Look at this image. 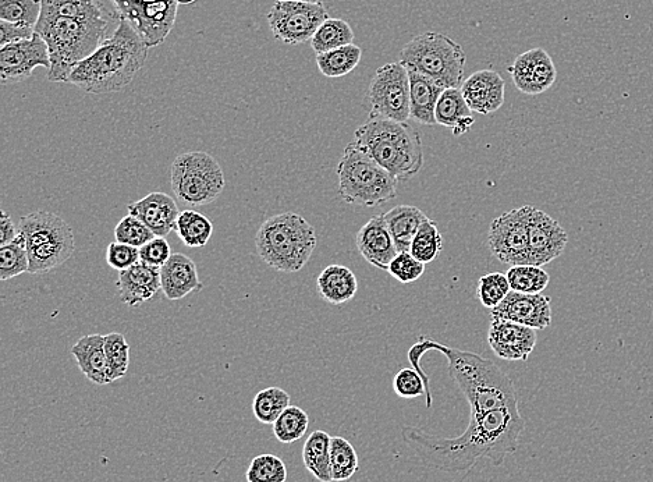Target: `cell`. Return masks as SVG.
Wrapping results in <instances>:
<instances>
[{
  "mask_svg": "<svg viewBox=\"0 0 653 482\" xmlns=\"http://www.w3.org/2000/svg\"><path fill=\"white\" fill-rule=\"evenodd\" d=\"M491 318L544 331L552 324V299L542 293L524 294L511 290L509 296L491 310Z\"/></svg>",
  "mask_w": 653,
  "mask_h": 482,
  "instance_id": "cell-16",
  "label": "cell"
},
{
  "mask_svg": "<svg viewBox=\"0 0 653 482\" xmlns=\"http://www.w3.org/2000/svg\"><path fill=\"white\" fill-rule=\"evenodd\" d=\"M339 196L346 204L374 208L397 196V180L367 152L351 143L336 169Z\"/></svg>",
  "mask_w": 653,
  "mask_h": 482,
  "instance_id": "cell-7",
  "label": "cell"
},
{
  "mask_svg": "<svg viewBox=\"0 0 653 482\" xmlns=\"http://www.w3.org/2000/svg\"><path fill=\"white\" fill-rule=\"evenodd\" d=\"M120 300L130 308L143 306L154 299L161 286V268L140 261L119 274L116 282Z\"/></svg>",
  "mask_w": 653,
  "mask_h": 482,
  "instance_id": "cell-21",
  "label": "cell"
},
{
  "mask_svg": "<svg viewBox=\"0 0 653 482\" xmlns=\"http://www.w3.org/2000/svg\"><path fill=\"white\" fill-rule=\"evenodd\" d=\"M400 62L407 70L424 74L445 88H460L467 56L463 46L452 38L431 31L408 42L401 49Z\"/></svg>",
  "mask_w": 653,
  "mask_h": 482,
  "instance_id": "cell-9",
  "label": "cell"
},
{
  "mask_svg": "<svg viewBox=\"0 0 653 482\" xmlns=\"http://www.w3.org/2000/svg\"><path fill=\"white\" fill-rule=\"evenodd\" d=\"M170 184L177 200L187 207H202L218 200L226 182L219 162L212 155L191 151L173 161Z\"/></svg>",
  "mask_w": 653,
  "mask_h": 482,
  "instance_id": "cell-10",
  "label": "cell"
},
{
  "mask_svg": "<svg viewBox=\"0 0 653 482\" xmlns=\"http://www.w3.org/2000/svg\"><path fill=\"white\" fill-rule=\"evenodd\" d=\"M19 235V226L14 225L12 218L2 211V215H0V246L12 243Z\"/></svg>",
  "mask_w": 653,
  "mask_h": 482,
  "instance_id": "cell-51",
  "label": "cell"
},
{
  "mask_svg": "<svg viewBox=\"0 0 653 482\" xmlns=\"http://www.w3.org/2000/svg\"><path fill=\"white\" fill-rule=\"evenodd\" d=\"M393 391L397 396L403 399H415L420 396H427V407H432V393L428 388L427 382L424 377L417 370L411 368H404L397 372L395 379H393Z\"/></svg>",
  "mask_w": 653,
  "mask_h": 482,
  "instance_id": "cell-45",
  "label": "cell"
},
{
  "mask_svg": "<svg viewBox=\"0 0 653 482\" xmlns=\"http://www.w3.org/2000/svg\"><path fill=\"white\" fill-rule=\"evenodd\" d=\"M294 2L312 3V5H324L325 0H294Z\"/></svg>",
  "mask_w": 653,
  "mask_h": 482,
  "instance_id": "cell-53",
  "label": "cell"
},
{
  "mask_svg": "<svg viewBox=\"0 0 653 482\" xmlns=\"http://www.w3.org/2000/svg\"><path fill=\"white\" fill-rule=\"evenodd\" d=\"M507 70L517 90L530 97L544 94L557 79L555 63L542 48L521 53Z\"/></svg>",
  "mask_w": 653,
  "mask_h": 482,
  "instance_id": "cell-15",
  "label": "cell"
},
{
  "mask_svg": "<svg viewBox=\"0 0 653 482\" xmlns=\"http://www.w3.org/2000/svg\"><path fill=\"white\" fill-rule=\"evenodd\" d=\"M408 74H410V118L425 126H434L436 105L446 88L424 74L411 70H408Z\"/></svg>",
  "mask_w": 653,
  "mask_h": 482,
  "instance_id": "cell-27",
  "label": "cell"
},
{
  "mask_svg": "<svg viewBox=\"0 0 653 482\" xmlns=\"http://www.w3.org/2000/svg\"><path fill=\"white\" fill-rule=\"evenodd\" d=\"M537 331L528 326L505 320H492L488 343L499 359L528 361L537 346Z\"/></svg>",
  "mask_w": 653,
  "mask_h": 482,
  "instance_id": "cell-18",
  "label": "cell"
},
{
  "mask_svg": "<svg viewBox=\"0 0 653 482\" xmlns=\"http://www.w3.org/2000/svg\"><path fill=\"white\" fill-rule=\"evenodd\" d=\"M569 235L556 219L532 208L530 218V265L545 267L563 255Z\"/></svg>",
  "mask_w": 653,
  "mask_h": 482,
  "instance_id": "cell-17",
  "label": "cell"
},
{
  "mask_svg": "<svg viewBox=\"0 0 653 482\" xmlns=\"http://www.w3.org/2000/svg\"><path fill=\"white\" fill-rule=\"evenodd\" d=\"M443 250V239L438 225L432 219L422 223L420 230L411 243L410 253L425 265L435 261Z\"/></svg>",
  "mask_w": 653,
  "mask_h": 482,
  "instance_id": "cell-40",
  "label": "cell"
},
{
  "mask_svg": "<svg viewBox=\"0 0 653 482\" xmlns=\"http://www.w3.org/2000/svg\"><path fill=\"white\" fill-rule=\"evenodd\" d=\"M290 406V395L278 386H271L255 395L254 417L262 424H275L280 414Z\"/></svg>",
  "mask_w": 653,
  "mask_h": 482,
  "instance_id": "cell-36",
  "label": "cell"
},
{
  "mask_svg": "<svg viewBox=\"0 0 653 482\" xmlns=\"http://www.w3.org/2000/svg\"><path fill=\"white\" fill-rule=\"evenodd\" d=\"M436 124L452 130L454 137L467 134L475 119L460 88H446L440 95L435 109Z\"/></svg>",
  "mask_w": 653,
  "mask_h": 482,
  "instance_id": "cell-28",
  "label": "cell"
},
{
  "mask_svg": "<svg viewBox=\"0 0 653 482\" xmlns=\"http://www.w3.org/2000/svg\"><path fill=\"white\" fill-rule=\"evenodd\" d=\"M361 51L360 46L350 44L342 48L333 49V51L319 53L317 55V65L319 72L329 79H339L347 76L360 65Z\"/></svg>",
  "mask_w": 653,
  "mask_h": 482,
  "instance_id": "cell-33",
  "label": "cell"
},
{
  "mask_svg": "<svg viewBox=\"0 0 653 482\" xmlns=\"http://www.w3.org/2000/svg\"><path fill=\"white\" fill-rule=\"evenodd\" d=\"M388 272L397 281L408 285L418 281L425 272L424 262L418 261L411 253H399L390 262Z\"/></svg>",
  "mask_w": 653,
  "mask_h": 482,
  "instance_id": "cell-47",
  "label": "cell"
},
{
  "mask_svg": "<svg viewBox=\"0 0 653 482\" xmlns=\"http://www.w3.org/2000/svg\"><path fill=\"white\" fill-rule=\"evenodd\" d=\"M429 350H436L447 359L449 374L459 386L460 392L470 406L471 413H488L498 409H518V395L514 382L493 361L471 352L447 347L435 340L421 338L408 352V360L414 370L420 372L427 382L420 365L421 357ZM431 389V388H429Z\"/></svg>",
  "mask_w": 653,
  "mask_h": 482,
  "instance_id": "cell-2",
  "label": "cell"
},
{
  "mask_svg": "<svg viewBox=\"0 0 653 482\" xmlns=\"http://www.w3.org/2000/svg\"><path fill=\"white\" fill-rule=\"evenodd\" d=\"M151 2H156V0H115L120 13H122L123 19L129 21L133 19V17L136 16L143 7Z\"/></svg>",
  "mask_w": 653,
  "mask_h": 482,
  "instance_id": "cell-52",
  "label": "cell"
},
{
  "mask_svg": "<svg viewBox=\"0 0 653 482\" xmlns=\"http://www.w3.org/2000/svg\"><path fill=\"white\" fill-rule=\"evenodd\" d=\"M28 272H30V258H28L26 239L20 233L12 243L0 246V279L9 281Z\"/></svg>",
  "mask_w": 653,
  "mask_h": 482,
  "instance_id": "cell-37",
  "label": "cell"
},
{
  "mask_svg": "<svg viewBox=\"0 0 653 482\" xmlns=\"http://www.w3.org/2000/svg\"><path fill=\"white\" fill-rule=\"evenodd\" d=\"M140 261V248L129 246V244L113 241L106 250V262L110 268L119 272L134 267Z\"/></svg>",
  "mask_w": 653,
  "mask_h": 482,
  "instance_id": "cell-48",
  "label": "cell"
},
{
  "mask_svg": "<svg viewBox=\"0 0 653 482\" xmlns=\"http://www.w3.org/2000/svg\"><path fill=\"white\" fill-rule=\"evenodd\" d=\"M37 67L51 69L48 44L38 34H35L33 40L0 48V76L5 83L27 80Z\"/></svg>",
  "mask_w": 653,
  "mask_h": 482,
  "instance_id": "cell-14",
  "label": "cell"
},
{
  "mask_svg": "<svg viewBox=\"0 0 653 482\" xmlns=\"http://www.w3.org/2000/svg\"><path fill=\"white\" fill-rule=\"evenodd\" d=\"M35 28L24 24L0 21V46L16 44V42L33 40Z\"/></svg>",
  "mask_w": 653,
  "mask_h": 482,
  "instance_id": "cell-50",
  "label": "cell"
},
{
  "mask_svg": "<svg viewBox=\"0 0 653 482\" xmlns=\"http://www.w3.org/2000/svg\"><path fill=\"white\" fill-rule=\"evenodd\" d=\"M353 41V28L346 20L328 19L321 24L310 42L311 48L319 55V53L333 51V49L353 44Z\"/></svg>",
  "mask_w": 653,
  "mask_h": 482,
  "instance_id": "cell-34",
  "label": "cell"
},
{
  "mask_svg": "<svg viewBox=\"0 0 653 482\" xmlns=\"http://www.w3.org/2000/svg\"><path fill=\"white\" fill-rule=\"evenodd\" d=\"M524 430L520 409H498L471 413L459 437L440 438L410 425L403 427L401 437L425 466L453 474L471 470L481 459L502 466L507 456L516 453Z\"/></svg>",
  "mask_w": 653,
  "mask_h": 482,
  "instance_id": "cell-1",
  "label": "cell"
},
{
  "mask_svg": "<svg viewBox=\"0 0 653 482\" xmlns=\"http://www.w3.org/2000/svg\"><path fill=\"white\" fill-rule=\"evenodd\" d=\"M511 287L506 274L492 272L479 278L477 286V297L479 303L486 308H496L509 296Z\"/></svg>",
  "mask_w": 653,
  "mask_h": 482,
  "instance_id": "cell-44",
  "label": "cell"
},
{
  "mask_svg": "<svg viewBox=\"0 0 653 482\" xmlns=\"http://www.w3.org/2000/svg\"><path fill=\"white\" fill-rule=\"evenodd\" d=\"M154 237H156L154 232L144 222H141L140 219L133 215L124 216L122 221L117 223L115 229L116 241L137 248L145 246Z\"/></svg>",
  "mask_w": 653,
  "mask_h": 482,
  "instance_id": "cell-46",
  "label": "cell"
},
{
  "mask_svg": "<svg viewBox=\"0 0 653 482\" xmlns=\"http://www.w3.org/2000/svg\"><path fill=\"white\" fill-rule=\"evenodd\" d=\"M330 443L332 437L325 431H314L307 438L303 448V462L305 469L319 482H332L330 473Z\"/></svg>",
  "mask_w": 653,
  "mask_h": 482,
  "instance_id": "cell-31",
  "label": "cell"
},
{
  "mask_svg": "<svg viewBox=\"0 0 653 482\" xmlns=\"http://www.w3.org/2000/svg\"><path fill=\"white\" fill-rule=\"evenodd\" d=\"M72 354L88 381L98 386L112 384L105 353V336L99 333L83 336L72 347Z\"/></svg>",
  "mask_w": 653,
  "mask_h": 482,
  "instance_id": "cell-26",
  "label": "cell"
},
{
  "mask_svg": "<svg viewBox=\"0 0 653 482\" xmlns=\"http://www.w3.org/2000/svg\"><path fill=\"white\" fill-rule=\"evenodd\" d=\"M369 119L406 123L410 119V74L403 63L379 67L368 88Z\"/></svg>",
  "mask_w": 653,
  "mask_h": 482,
  "instance_id": "cell-11",
  "label": "cell"
},
{
  "mask_svg": "<svg viewBox=\"0 0 653 482\" xmlns=\"http://www.w3.org/2000/svg\"><path fill=\"white\" fill-rule=\"evenodd\" d=\"M354 144L388 170L397 182L410 180L424 166L420 133L407 123L369 119L354 133Z\"/></svg>",
  "mask_w": 653,
  "mask_h": 482,
  "instance_id": "cell-5",
  "label": "cell"
},
{
  "mask_svg": "<svg viewBox=\"0 0 653 482\" xmlns=\"http://www.w3.org/2000/svg\"><path fill=\"white\" fill-rule=\"evenodd\" d=\"M175 230L184 246L200 248L207 246L214 235V223L201 212L186 209V211L180 212Z\"/></svg>",
  "mask_w": 653,
  "mask_h": 482,
  "instance_id": "cell-32",
  "label": "cell"
},
{
  "mask_svg": "<svg viewBox=\"0 0 653 482\" xmlns=\"http://www.w3.org/2000/svg\"><path fill=\"white\" fill-rule=\"evenodd\" d=\"M511 290L524 294H541L548 287L550 276L537 265H513L506 272Z\"/></svg>",
  "mask_w": 653,
  "mask_h": 482,
  "instance_id": "cell-38",
  "label": "cell"
},
{
  "mask_svg": "<svg viewBox=\"0 0 653 482\" xmlns=\"http://www.w3.org/2000/svg\"><path fill=\"white\" fill-rule=\"evenodd\" d=\"M399 253H410L411 243L428 216L413 205H397L383 214Z\"/></svg>",
  "mask_w": 653,
  "mask_h": 482,
  "instance_id": "cell-30",
  "label": "cell"
},
{
  "mask_svg": "<svg viewBox=\"0 0 653 482\" xmlns=\"http://www.w3.org/2000/svg\"><path fill=\"white\" fill-rule=\"evenodd\" d=\"M42 13V0H0V21L37 26Z\"/></svg>",
  "mask_w": 653,
  "mask_h": 482,
  "instance_id": "cell-41",
  "label": "cell"
},
{
  "mask_svg": "<svg viewBox=\"0 0 653 482\" xmlns=\"http://www.w3.org/2000/svg\"><path fill=\"white\" fill-rule=\"evenodd\" d=\"M162 292L168 300H182L201 292L202 285L197 264L187 255L175 253L161 268Z\"/></svg>",
  "mask_w": 653,
  "mask_h": 482,
  "instance_id": "cell-25",
  "label": "cell"
},
{
  "mask_svg": "<svg viewBox=\"0 0 653 482\" xmlns=\"http://www.w3.org/2000/svg\"><path fill=\"white\" fill-rule=\"evenodd\" d=\"M177 5L176 0H156L148 3L130 20L131 26L143 37L148 48L161 45L166 40L175 26Z\"/></svg>",
  "mask_w": 653,
  "mask_h": 482,
  "instance_id": "cell-24",
  "label": "cell"
},
{
  "mask_svg": "<svg viewBox=\"0 0 653 482\" xmlns=\"http://www.w3.org/2000/svg\"><path fill=\"white\" fill-rule=\"evenodd\" d=\"M105 353L112 382L122 379L130 365V345L124 335L112 332L105 335Z\"/></svg>",
  "mask_w": 653,
  "mask_h": 482,
  "instance_id": "cell-42",
  "label": "cell"
},
{
  "mask_svg": "<svg viewBox=\"0 0 653 482\" xmlns=\"http://www.w3.org/2000/svg\"><path fill=\"white\" fill-rule=\"evenodd\" d=\"M310 427V417L298 406H289L273 424V435L282 443L300 441Z\"/></svg>",
  "mask_w": 653,
  "mask_h": 482,
  "instance_id": "cell-39",
  "label": "cell"
},
{
  "mask_svg": "<svg viewBox=\"0 0 653 482\" xmlns=\"http://www.w3.org/2000/svg\"><path fill=\"white\" fill-rule=\"evenodd\" d=\"M247 482H286V464L280 457L264 453L253 459L246 473Z\"/></svg>",
  "mask_w": 653,
  "mask_h": 482,
  "instance_id": "cell-43",
  "label": "cell"
},
{
  "mask_svg": "<svg viewBox=\"0 0 653 482\" xmlns=\"http://www.w3.org/2000/svg\"><path fill=\"white\" fill-rule=\"evenodd\" d=\"M505 85L498 72L485 69L471 74L460 90L472 112L491 115L505 104Z\"/></svg>",
  "mask_w": 653,
  "mask_h": 482,
  "instance_id": "cell-19",
  "label": "cell"
},
{
  "mask_svg": "<svg viewBox=\"0 0 653 482\" xmlns=\"http://www.w3.org/2000/svg\"><path fill=\"white\" fill-rule=\"evenodd\" d=\"M41 17L105 20L115 24H120L123 20L115 0H42Z\"/></svg>",
  "mask_w": 653,
  "mask_h": 482,
  "instance_id": "cell-23",
  "label": "cell"
},
{
  "mask_svg": "<svg viewBox=\"0 0 653 482\" xmlns=\"http://www.w3.org/2000/svg\"><path fill=\"white\" fill-rule=\"evenodd\" d=\"M255 247L268 267L296 274L311 260L317 248V233L303 216L285 212L262 223L255 236Z\"/></svg>",
  "mask_w": 653,
  "mask_h": 482,
  "instance_id": "cell-6",
  "label": "cell"
},
{
  "mask_svg": "<svg viewBox=\"0 0 653 482\" xmlns=\"http://www.w3.org/2000/svg\"><path fill=\"white\" fill-rule=\"evenodd\" d=\"M360 469L357 450L346 438L332 437L330 443V473L336 482L349 481Z\"/></svg>",
  "mask_w": 653,
  "mask_h": 482,
  "instance_id": "cell-35",
  "label": "cell"
},
{
  "mask_svg": "<svg viewBox=\"0 0 653 482\" xmlns=\"http://www.w3.org/2000/svg\"><path fill=\"white\" fill-rule=\"evenodd\" d=\"M148 49L136 28L123 19L115 35L83 60L67 83L92 95L122 91L143 69Z\"/></svg>",
  "mask_w": 653,
  "mask_h": 482,
  "instance_id": "cell-3",
  "label": "cell"
},
{
  "mask_svg": "<svg viewBox=\"0 0 653 482\" xmlns=\"http://www.w3.org/2000/svg\"><path fill=\"white\" fill-rule=\"evenodd\" d=\"M330 19L324 5L276 0L268 13V24L273 37L287 45L311 41L321 24Z\"/></svg>",
  "mask_w": 653,
  "mask_h": 482,
  "instance_id": "cell-13",
  "label": "cell"
},
{
  "mask_svg": "<svg viewBox=\"0 0 653 482\" xmlns=\"http://www.w3.org/2000/svg\"><path fill=\"white\" fill-rule=\"evenodd\" d=\"M172 247L165 237H154L140 248V260L152 267L162 268L172 257Z\"/></svg>",
  "mask_w": 653,
  "mask_h": 482,
  "instance_id": "cell-49",
  "label": "cell"
},
{
  "mask_svg": "<svg viewBox=\"0 0 653 482\" xmlns=\"http://www.w3.org/2000/svg\"><path fill=\"white\" fill-rule=\"evenodd\" d=\"M19 232L26 239L30 258L28 274H48L66 264L76 251L72 226L52 212L35 211L23 216Z\"/></svg>",
  "mask_w": 653,
  "mask_h": 482,
  "instance_id": "cell-8",
  "label": "cell"
},
{
  "mask_svg": "<svg viewBox=\"0 0 653 482\" xmlns=\"http://www.w3.org/2000/svg\"><path fill=\"white\" fill-rule=\"evenodd\" d=\"M319 296L333 306L351 301L358 292V281L354 272L343 265H329L318 276Z\"/></svg>",
  "mask_w": 653,
  "mask_h": 482,
  "instance_id": "cell-29",
  "label": "cell"
},
{
  "mask_svg": "<svg viewBox=\"0 0 653 482\" xmlns=\"http://www.w3.org/2000/svg\"><path fill=\"white\" fill-rule=\"evenodd\" d=\"M358 253L372 267L388 271L390 262L399 254L388 223L382 215L372 216L356 237Z\"/></svg>",
  "mask_w": 653,
  "mask_h": 482,
  "instance_id": "cell-20",
  "label": "cell"
},
{
  "mask_svg": "<svg viewBox=\"0 0 653 482\" xmlns=\"http://www.w3.org/2000/svg\"><path fill=\"white\" fill-rule=\"evenodd\" d=\"M119 26L105 20L41 17L35 26V34L48 44L51 55L49 81L67 83L73 70L112 38Z\"/></svg>",
  "mask_w": 653,
  "mask_h": 482,
  "instance_id": "cell-4",
  "label": "cell"
},
{
  "mask_svg": "<svg viewBox=\"0 0 653 482\" xmlns=\"http://www.w3.org/2000/svg\"><path fill=\"white\" fill-rule=\"evenodd\" d=\"M532 205L511 209L493 219L488 246L493 257L503 264H530V218Z\"/></svg>",
  "mask_w": 653,
  "mask_h": 482,
  "instance_id": "cell-12",
  "label": "cell"
},
{
  "mask_svg": "<svg viewBox=\"0 0 653 482\" xmlns=\"http://www.w3.org/2000/svg\"><path fill=\"white\" fill-rule=\"evenodd\" d=\"M129 215L144 222L155 236L166 237L176 229L180 212L176 201L168 194L155 191L141 200L127 205Z\"/></svg>",
  "mask_w": 653,
  "mask_h": 482,
  "instance_id": "cell-22",
  "label": "cell"
}]
</instances>
